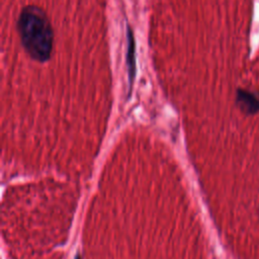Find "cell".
Returning a JSON list of instances; mask_svg holds the SVG:
<instances>
[{
	"mask_svg": "<svg viewBox=\"0 0 259 259\" xmlns=\"http://www.w3.org/2000/svg\"><path fill=\"white\" fill-rule=\"evenodd\" d=\"M128 52H127V63H128V70H129V80L131 86L133 85L135 76H136V46H135V39L133 30L130 26H128Z\"/></svg>",
	"mask_w": 259,
	"mask_h": 259,
	"instance_id": "obj_3",
	"label": "cell"
},
{
	"mask_svg": "<svg viewBox=\"0 0 259 259\" xmlns=\"http://www.w3.org/2000/svg\"><path fill=\"white\" fill-rule=\"evenodd\" d=\"M18 30L23 46L30 58L46 62L52 55L54 32L46 12L39 6L27 5L23 8Z\"/></svg>",
	"mask_w": 259,
	"mask_h": 259,
	"instance_id": "obj_1",
	"label": "cell"
},
{
	"mask_svg": "<svg viewBox=\"0 0 259 259\" xmlns=\"http://www.w3.org/2000/svg\"><path fill=\"white\" fill-rule=\"evenodd\" d=\"M236 102L242 112L246 115H255L259 112V99L257 96L244 89H238Z\"/></svg>",
	"mask_w": 259,
	"mask_h": 259,
	"instance_id": "obj_2",
	"label": "cell"
}]
</instances>
